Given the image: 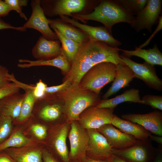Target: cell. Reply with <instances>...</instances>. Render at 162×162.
<instances>
[{
  "label": "cell",
  "instance_id": "obj_19",
  "mask_svg": "<svg viewBox=\"0 0 162 162\" xmlns=\"http://www.w3.org/2000/svg\"><path fill=\"white\" fill-rule=\"evenodd\" d=\"M62 52L59 40H49L42 35L39 38L32 50L33 56L37 60L52 59Z\"/></svg>",
  "mask_w": 162,
  "mask_h": 162
},
{
  "label": "cell",
  "instance_id": "obj_7",
  "mask_svg": "<svg viewBox=\"0 0 162 162\" xmlns=\"http://www.w3.org/2000/svg\"><path fill=\"white\" fill-rule=\"evenodd\" d=\"M70 127L68 136L70 146L69 158L70 161L80 160L86 155L88 136L86 130L82 127L78 121L71 122Z\"/></svg>",
  "mask_w": 162,
  "mask_h": 162
},
{
  "label": "cell",
  "instance_id": "obj_25",
  "mask_svg": "<svg viewBox=\"0 0 162 162\" xmlns=\"http://www.w3.org/2000/svg\"><path fill=\"white\" fill-rule=\"evenodd\" d=\"M122 51L123 56L129 58L134 56L143 59L145 62L154 66L162 65V54L155 44L153 48L147 50L136 47L134 50H128L120 49Z\"/></svg>",
  "mask_w": 162,
  "mask_h": 162
},
{
  "label": "cell",
  "instance_id": "obj_27",
  "mask_svg": "<svg viewBox=\"0 0 162 162\" xmlns=\"http://www.w3.org/2000/svg\"><path fill=\"white\" fill-rule=\"evenodd\" d=\"M48 20L51 28H55L65 37L80 44L89 40L87 35L83 32L62 21L59 19H48Z\"/></svg>",
  "mask_w": 162,
  "mask_h": 162
},
{
  "label": "cell",
  "instance_id": "obj_36",
  "mask_svg": "<svg viewBox=\"0 0 162 162\" xmlns=\"http://www.w3.org/2000/svg\"><path fill=\"white\" fill-rule=\"evenodd\" d=\"M18 84L15 82L8 86L0 88V100L10 94L19 92L20 88Z\"/></svg>",
  "mask_w": 162,
  "mask_h": 162
},
{
  "label": "cell",
  "instance_id": "obj_34",
  "mask_svg": "<svg viewBox=\"0 0 162 162\" xmlns=\"http://www.w3.org/2000/svg\"><path fill=\"white\" fill-rule=\"evenodd\" d=\"M4 1L11 8L12 10H15L18 13L20 16L26 20L27 18L22 10V7L27 5L28 1L27 0H4Z\"/></svg>",
  "mask_w": 162,
  "mask_h": 162
},
{
  "label": "cell",
  "instance_id": "obj_33",
  "mask_svg": "<svg viewBox=\"0 0 162 162\" xmlns=\"http://www.w3.org/2000/svg\"><path fill=\"white\" fill-rule=\"evenodd\" d=\"M140 104L148 105L152 108L162 110V96L146 94L141 99Z\"/></svg>",
  "mask_w": 162,
  "mask_h": 162
},
{
  "label": "cell",
  "instance_id": "obj_32",
  "mask_svg": "<svg viewBox=\"0 0 162 162\" xmlns=\"http://www.w3.org/2000/svg\"><path fill=\"white\" fill-rule=\"evenodd\" d=\"M13 120L10 116H0V144L10 136L13 128Z\"/></svg>",
  "mask_w": 162,
  "mask_h": 162
},
{
  "label": "cell",
  "instance_id": "obj_45",
  "mask_svg": "<svg viewBox=\"0 0 162 162\" xmlns=\"http://www.w3.org/2000/svg\"><path fill=\"white\" fill-rule=\"evenodd\" d=\"M149 139L154 141L160 144H162V136L152 134L149 136Z\"/></svg>",
  "mask_w": 162,
  "mask_h": 162
},
{
  "label": "cell",
  "instance_id": "obj_26",
  "mask_svg": "<svg viewBox=\"0 0 162 162\" xmlns=\"http://www.w3.org/2000/svg\"><path fill=\"white\" fill-rule=\"evenodd\" d=\"M141 98L139 89L132 88L127 90L116 97L103 99L96 106L98 108L114 109L119 104L126 102L140 103Z\"/></svg>",
  "mask_w": 162,
  "mask_h": 162
},
{
  "label": "cell",
  "instance_id": "obj_41",
  "mask_svg": "<svg viewBox=\"0 0 162 162\" xmlns=\"http://www.w3.org/2000/svg\"><path fill=\"white\" fill-rule=\"evenodd\" d=\"M12 10L10 6L4 0H0V17L7 16Z\"/></svg>",
  "mask_w": 162,
  "mask_h": 162
},
{
  "label": "cell",
  "instance_id": "obj_2",
  "mask_svg": "<svg viewBox=\"0 0 162 162\" xmlns=\"http://www.w3.org/2000/svg\"><path fill=\"white\" fill-rule=\"evenodd\" d=\"M70 16L83 22L92 20L103 24L112 34V28L115 24L121 22L131 25L135 17L129 14L115 0L101 1L94 11L86 14H72Z\"/></svg>",
  "mask_w": 162,
  "mask_h": 162
},
{
  "label": "cell",
  "instance_id": "obj_20",
  "mask_svg": "<svg viewBox=\"0 0 162 162\" xmlns=\"http://www.w3.org/2000/svg\"><path fill=\"white\" fill-rule=\"evenodd\" d=\"M135 78L131 70L124 63L117 65L116 74L111 86L103 95V99L115 94L121 89L129 86V83Z\"/></svg>",
  "mask_w": 162,
  "mask_h": 162
},
{
  "label": "cell",
  "instance_id": "obj_13",
  "mask_svg": "<svg viewBox=\"0 0 162 162\" xmlns=\"http://www.w3.org/2000/svg\"><path fill=\"white\" fill-rule=\"evenodd\" d=\"M86 2L85 0H42L40 5L45 15L70 16L82 10Z\"/></svg>",
  "mask_w": 162,
  "mask_h": 162
},
{
  "label": "cell",
  "instance_id": "obj_12",
  "mask_svg": "<svg viewBox=\"0 0 162 162\" xmlns=\"http://www.w3.org/2000/svg\"><path fill=\"white\" fill-rule=\"evenodd\" d=\"M30 4L32 14L22 26L26 29L33 28L38 31L49 40H58L55 33L50 28L48 19L41 6L40 0H32Z\"/></svg>",
  "mask_w": 162,
  "mask_h": 162
},
{
  "label": "cell",
  "instance_id": "obj_28",
  "mask_svg": "<svg viewBox=\"0 0 162 162\" xmlns=\"http://www.w3.org/2000/svg\"><path fill=\"white\" fill-rule=\"evenodd\" d=\"M35 140L29 138L24 134L23 128L19 127L13 129L9 137L0 144V152L10 148H18L26 145Z\"/></svg>",
  "mask_w": 162,
  "mask_h": 162
},
{
  "label": "cell",
  "instance_id": "obj_21",
  "mask_svg": "<svg viewBox=\"0 0 162 162\" xmlns=\"http://www.w3.org/2000/svg\"><path fill=\"white\" fill-rule=\"evenodd\" d=\"M111 124L122 132L133 136L137 140H147L152 135L140 125L120 118L114 114Z\"/></svg>",
  "mask_w": 162,
  "mask_h": 162
},
{
  "label": "cell",
  "instance_id": "obj_46",
  "mask_svg": "<svg viewBox=\"0 0 162 162\" xmlns=\"http://www.w3.org/2000/svg\"><path fill=\"white\" fill-rule=\"evenodd\" d=\"M111 162H127L118 157L113 155Z\"/></svg>",
  "mask_w": 162,
  "mask_h": 162
},
{
  "label": "cell",
  "instance_id": "obj_4",
  "mask_svg": "<svg viewBox=\"0 0 162 162\" xmlns=\"http://www.w3.org/2000/svg\"><path fill=\"white\" fill-rule=\"evenodd\" d=\"M117 65L110 62L96 64L82 77L79 84L80 87L89 90L98 94L107 84L113 81Z\"/></svg>",
  "mask_w": 162,
  "mask_h": 162
},
{
  "label": "cell",
  "instance_id": "obj_15",
  "mask_svg": "<svg viewBox=\"0 0 162 162\" xmlns=\"http://www.w3.org/2000/svg\"><path fill=\"white\" fill-rule=\"evenodd\" d=\"M86 130L89 137L86 155L97 159H111L113 156L112 149L104 136L96 129Z\"/></svg>",
  "mask_w": 162,
  "mask_h": 162
},
{
  "label": "cell",
  "instance_id": "obj_38",
  "mask_svg": "<svg viewBox=\"0 0 162 162\" xmlns=\"http://www.w3.org/2000/svg\"><path fill=\"white\" fill-rule=\"evenodd\" d=\"M47 87V85L40 79L36 83L33 90V95L36 100L45 96V89Z\"/></svg>",
  "mask_w": 162,
  "mask_h": 162
},
{
  "label": "cell",
  "instance_id": "obj_8",
  "mask_svg": "<svg viewBox=\"0 0 162 162\" xmlns=\"http://www.w3.org/2000/svg\"><path fill=\"white\" fill-rule=\"evenodd\" d=\"M123 62L133 71L135 78L143 81L150 88L156 90H162V80L158 76L154 66L145 62H136L130 58L120 55Z\"/></svg>",
  "mask_w": 162,
  "mask_h": 162
},
{
  "label": "cell",
  "instance_id": "obj_35",
  "mask_svg": "<svg viewBox=\"0 0 162 162\" xmlns=\"http://www.w3.org/2000/svg\"><path fill=\"white\" fill-rule=\"evenodd\" d=\"M72 84L70 79L65 78L64 82L61 84L50 87H47L45 91V96L54 94L62 91L68 88Z\"/></svg>",
  "mask_w": 162,
  "mask_h": 162
},
{
  "label": "cell",
  "instance_id": "obj_24",
  "mask_svg": "<svg viewBox=\"0 0 162 162\" xmlns=\"http://www.w3.org/2000/svg\"><path fill=\"white\" fill-rule=\"evenodd\" d=\"M34 86L23 83L22 88L25 91V96L22 105L20 115L13 121V124L21 125L24 124L32 115L36 99L33 94Z\"/></svg>",
  "mask_w": 162,
  "mask_h": 162
},
{
  "label": "cell",
  "instance_id": "obj_16",
  "mask_svg": "<svg viewBox=\"0 0 162 162\" xmlns=\"http://www.w3.org/2000/svg\"><path fill=\"white\" fill-rule=\"evenodd\" d=\"M44 146L42 142L35 140L23 146L8 148L3 151L16 162H43L42 152Z\"/></svg>",
  "mask_w": 162,
  "mask_h": 162
},
{
  "label": "cell",
  "instance_id": "obj_30",
  "mask_svg": "<svg viewBox=\"0 0 162 162\" xmlns=\"http://www.w3.org/2000/svg\"><path fill=\"white\" fill-rule=\"evenodd\" d=\"M27 121L31 125L26 130L23 129L24 134L27 136L28 135H32V138L43 142L47 136V127L32 115Z\"/></svg>",
  "mask_w": 162,
  "mask_h": 162
},
{
  "label": "cell",
  "instance_id": "obj_17",
  "mask_svg": "<svg viewBox=\"0 0 162 162\" xmlns=\"http://www.w3.org/2000/svg\"><path fill=\"white\" fill-rule=\"evenodd\" d=\"M122 118L137 124L154 135L162 136V112L158 110L145 114L127 113Z\"/></svg>",
  "mask_w": 162,
  "mask_h": 162
},
{
  "label": "cell",
  "instance_id": "obj_5",
  "mask_svg": "<svg viewBox=\"0 0 162 162\" xmlns=\"http://www.w3.org/2000/svg\"><path fill=\"white\" fill-rule=\"evenodd\" d=\"M48 129L44 146L61 162H70L66 143L70 123L59 122Z\"/></svg>",
  "mask_w": 162,
  "mask_h": 162
},
{
  "label": "cell",
  "instance_id": "obj_18",
  "mask_svg": "<svg viewBox=\"0 0 162 162\" xmlns=\"http://www.w3.org/2000/svg\"><path fill=\"white\" fill-rule=\"evenodd\" d=\"M96 129L104 136L112 149H125L133 145L137 140L133 136L122 132L111 124H105Z\"/></svg>",
  "mask_w": 162,
  "mask_h": 162
},
{
  "label": "cell",
  "instance_id": "obj_9",
  "mask_svg": "<svg viewBox=\"0 0 162 162\" xmlns=\"http://www.w3.org/2000/svg\"><path fill=\"white\" fill-rule=\"evenodd\" d=\"M162 1L148 0L147 3L130 25L137 32L146 29L152 32V26L158 22L161 11Z\"/></svg>",
  "mask_w": 162,
  "mask_h": 162
},
{
  "label": "cell",
  "instance_id": "obj_3",
  "mask_svg": "<svg viewBox=\"0 0 162 162\" xmlns=\"http://www.w3.org/2000/svg\"><path fill=\"white\" fill-rule=\"evenodd\" d=\"M104 62L100 42L89 40L80 44L66 78H69L72 84H79L82 77L90 69L96 64Z\"/></svg>",
  "mask_w": 162,
  "mask_h": 162
},
{
  "label": "cell",
  "instance_id": "obj_6",
  "mask_svg": "<svg viewBox=\"0 0 162 162\" xmlns=\"http://www.w3.org/2000/svg\"><path fill=\"white\" fill-rule=\"evenodd\" d=\"M32 115L42 123H55L63 118L66 119L63 101L54 94L45 95L36 100Z\"/></svg>",
  "mask_w": 162,
  "mask_h": 162
},
{
  "label": "cell",
  "instance_id": "obj_43",
  "mask_svg": "<svg viewBox=\"0 0 162 162\" xmlns=\"http://www.w3.org/2000/svg\"><path fill=\"white\" fill-rule=\"evenodd\" d=\"M0 162H16L10 155L4 151L0 152Z\"/></svg>",
  "mask_w": 162,
  "mask_h": 162
},
{
  "label": "cell",
  "instance_id": "obj_29",
  "mask_svg": "<svg viewBox=\"0 0 162 162\" xmlns=\"http://www.w3.org/2000/svg\"><path fill=\"white\" fill-rule=\"evenodd\" d=\"M52 28L55 31L58 39L62 43L63 52L71 64L77 54L80 44L65 37L55 28Z\"/></svg>",
  "mask_w": 162,
  "mask_h": 162
},
{
  "label": "cell",
  "instance_id": "obj_31",
  "mask_svg": "<svg viewBox=\"0 0 162 162\" xmlns=\"http://www.w3.org/2000/svg\"><path fill=\"white\" fill-rule=\"evenodd\" d=\"M148 0H116L127 12L137 15L144 8Z\"/></svg>",
  "mask_w": 162,
  "mask_h": 162
},
{
  "label": "cell",
  "instance_id": "obj_42",
  "mask_svg": "<svg viewBox=\"0 0 162 162\" xmlns=\"http://www.w3.org/2000/svg\"><path fill=\"white\" fill-rule=\"evenodd\" d=\"M162 16H160L158 21V24L157 28L154 31V32L152 34V35L143 44L139 46L140 48H142L143 47L147 45L150 41L152 38L154 36L155 34H156L162 28Z\"/></svg>",
  "mask_w": 162,
  "mask_h": 162
},
{
  "label": "cell",
  "instance_id": "obj_22",
  "mask_svg": "<svg viewBox=\"0 0 162 162\" xmlns=\"http://www.w3.org/2000/svg\"><path fill=\"white\" fill-rule=\"evenodd\" d=\"M18 61L20 63L18 64L17 66L20 68H24L41 66H51L60 69L66 75L69 72L71 65L63 51L58 56L51 59L31 60L20 59Z\"/></svg>",
  "mask_w": 162,
  "mask_h": 162
},
{
  "label": "cell",
  "instance_id": "obj_37",
  "mask_svg": "<svg viewBox=\"0 0 162 162\" xmlns=\"http://www.w3.org/2000/svg\"><path fill=\"white\" fill-rule=\"evenodd\" d=\"M8 68L0 64V88L8 86L11 81Z\"/></svg>",
  "mask_w": 162,
  "mask_h": 162
},
{
  "label": "cell",
  "instance_id": "obj_39",
  "mask_svg": "<svg viewBox=\"0 0 162 162\" xmlns=\"http://www.w3.org/2000/svg\"><path fill=\"white\" fill-rule=\"evenodd\" d=\"M43 162H61L44 146L42 152Z\"/></svg>",
  "mask_w": 162,
  "mask_h": 162
},
{
  "label": "cell",
  "instance_id": "obj_47",
  "mask_svg": "<svg viewBox=\"0 0 162 162\" xmlns=\"http://www.w3.org/2000/svg\"><path fill=\"white\" fill-rule=\"evenodd\" d=\"M154 162H162V158L161 157V155L160 156L158 157L157 159L155 160Z\"/></svg>",
  "mask_w": 162,
  "mask_h": 162
},
{
  "label": "cell",
  "instance_id": "obj_11",
  "mask_svg": "<svg viewBox=\"0 0 162 162\" xmlns=\"http://www.w3.org/2000/svg\"><path fill=\"white\" fill-rule=\"evenodd\" d=\"M151 140L149 138L137 140L133 145L125 149H112V154L127 162H147L150 154L156 149Z\"/></svg>",
  "mask_w": 162,
  "mask_h": 162
},
{
  "label": "cell",
  "instance_id": "obj_44",
  "mask_svg": "<svg viewBox=\"0 0 162 162\" xmlns=\"http://www.w3.org/2000/svg\"><path fill=\"white\" fill-rule=\"evenodd\" d=\"M112 158L106 160H99L93 158L86 155L80 160L81 162H111Z\"/></svg>",
  "mask_w": 162,
  "mask_h": 162
},
{
  "label": "cell",
  "instance_id": "obj_1",
  "mask_svg": "<svg viewBox=\"0 0 162 162\" xmlns=\"http://www.w3.org/2000/svg\"><path fill=\"white\" fill-rule=\"evenodd\" d=\"M54 95L63 101L66 120L69 123L78 121L84 110L96 106L101 100L100 94L82 88L76 84H72L65 90Z\"/></svg>",
  "mask_w": 162,
  "mask_h": 162
},
{
  "label": "cell",
  "instance_id": "obj_14",
  "mask_svg": "<svg viewBox=\"0 0 162 162\" xmlns=\"http://www.w3.org/2000/svg\"><path fill=\"white\" fill-rule=\"evenodd\" d=\"M60 20L78 28L88 36L89 40L105 43L112 47H118L122 45L120 41L115 39L105 27H94L81 23L67 16H59Z\"/></svg>",
  "mask_w": 162,
  "mask_h": 162
},
{
  "label": "cell",
  "instance_id": "obj_48",
  "mask_svg": "<svg viewBox=\"0 0 162 162\" xmlns=\"http://www.w3.org/2000/svg\"><path fill=\"white\" fill-rule=\"evenodd\" d=\"M70 162H81L80 160H75L71 161Z\"/></svg>",
  "mask_w": 162,
  "mask_h": 162
},
{
  "label": "cell",
  "instance_id": "obj_40",
  "mask_svg": "<svg viewBox=\"0 0 162 162\" xmlns=\"http://www.w3.org/2000/svg\"><path fill=\"white\" fill-rule=\"evenodd\" d=\"M5 29H13L20 32H25L26 29L23 26L15 27L5 22L0 18V30Z\"/></svg>",
  "mask_w": 162,
  "mask_h": 162
},
{
  "label": "cell",
  "instance_id": "obj_23",
  "mask_svg": "<svg viewBox=\"0 0 162 162\" xmlns=\"http://www.w3.org/2000/svg\"><path fill=\"white\" fill-rule=\"evenodd\" d=\"M19 92L7 96L0 100V116H8L13 121L19 116L25 97Z\"/></svg>",
  "mask_w": 162,
  "mask_h": 162
},
{
  "label": "cell",
  "instance_id": "obj_10",
  "mask_svg": "<svg viewBox=\"0 0 162 162\" xmlns=\"http://www.w3.org/2000/svg\"><path fill=\"white\" fill-rule=\"evenodd\" d=\"M114 109L89 107L80 115L78 121L85 129H98L106 124H111Z\"/></svg>",
  "mask_w": 162,
  "mask_h": 162
}]
</instances>
